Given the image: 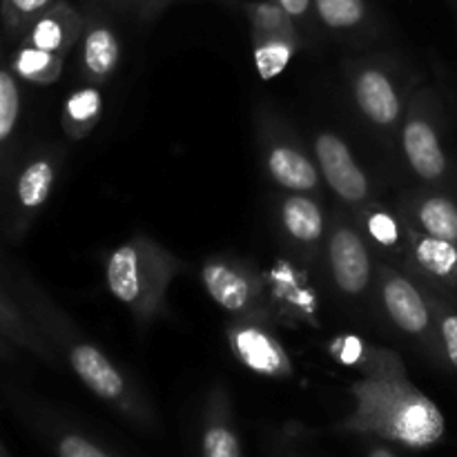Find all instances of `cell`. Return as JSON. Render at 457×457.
<instances>
[{"mask_svg": "<svg viewBox=\"0 0 457 457\" xmlns=\"http://www.w3.org/2000/svg\"><path fill=\"white\" fill-rule=\"evenodd\" d=\"M204 457H241L235 431L223 422H212L204 433Z\"/></svg>", "mask_w": 457, "mask_h": 457, "instance_id": "obj_29", "label": "cell"}, {"mask_svg": "<svg viewBox=\"0 0 457 457\" xmlns=\"http://www.w3.org/2000/svg\"><path fill=\"white\" fill-rule=\"evenodd\" d=\"M268 177L288 192L312 195L320 187V170L311 156L288 137H275L263 147Z\"/></svg>", "mask_w": 457, "mask_h": 457, "instance_id": "obj_13", "label": "cell"}, {"mask_svg": "<svg viewBox=\"0 0 457 457\" xmlns=\"http://www.w3.org/2000/svg\"><path fill=\"white\" fill-rule=\"evenodd\" d=\"M436 320L437 344L449 366L457 370V308L440 297H428Z\"/></svg>", "mask_w": 457, "mask_h": 457, "instance_id": "obj_27", "label": "cell"}, {"mask_svg": "<svg viewBox=\"0 0 457 457\" xmlns=\"http://www.w3.org/2000/svg\"><path fill=\"white\" fill-rule=\"evenodd\" d=\"M58 0H0V21L12 38H22L31 22Z\"/></svg>", "mask_w": 457, "mask_h": 457, "instance_id": "obj_26", "label": "cell"}, {"mask_svg": "<svg viewBox=\"0 0 457 457\" xmlns=\"http://www.w3.org/2000/svg\"><path fill=\"white\" fill-rule=\"evenodd\" d=\"M402 150L415 177L422 179L424 183L440 186L449 179V154L442 145L436 96L428 89H422L413 98V107L402 125Z\"/></svg>", "mask_w": 457, "mask_h": 457, "instance_id": "obj_5", "label": "cell"}, {"mask_svg": "<svg viewBox=\"0 0 457 457\" xmlns=\"http://www.w3.org/2000/svg\"><path fill=\"white\" fill-rule=\"evenodd\" d=\"M328 268L335 286L348 297L364 293L373 279V259L364 237L346 221H335L328 232Z\"/></svg>", "mask_w": 457, "mask_h": 457, "instance_id": "obj_9", "label": "cell"}, {"mask_svg": "<svg viewBox=\"0 0 457 457\" xmlns=\"http://www.w3.org/2000/svg\"><path fill=\"white\" fill-rule=\"evenodd\" d=\"M364 228L366 235L373 239V244H378L384 250H395L402 244V237L406 235V230H402L397 219L386 208H379V205L366 210Z\"/></svg>", "mask_w": 457, "mask_h": 457, "instance_id": "obj_28", "label": "cell"}, {"mask_svg": "<svg viewBox=\"0 0 457 457\" xmlns=\"http://www.w3.org/2000/svg\"><path fill=\"white\" fill-rule=\"evenodd\" d=\"M105 4H110L112 9H116V12H123L125 0H105Z\"/></svg>", "mask_w": 457, "mask_h": 457, "instance_id": "obj_35", "label": "cell"}, {"mask_svg": "<svg viewBox=\"0 0 457 457\" xmlns=\"http://www.w3.org/2000/svg\"><path fill=\"white\" fill-rule=\"evenodd\" d=\"M379 295H382L384 311H386L388 320L402 330V333L411 335L422 342L437 344L436 333V320H433V308L427 295L391 266H379Z\"/></svg>", "mask_w": 457, "mask_h": 457, "instance_id": "obj_8", "label": "cell"}, {"mask_svg": "<svg viewBox=\"0 0 457 457\" xmlns=\"http://www.w3.org/2000/svg\"><path fill=\"white\" fill-rule=\"evenodd\" d=\"M302 38L286 36H253V58L262 80H272L284 74L293 56L297 54Z\"/></svg>", "mask_w": 457, "mask_h": 457, "instance_id": "obj_22", "label": "cell"}, {"mask_svg": "<svg viewBox=\"0 0 457 457\" xmlns=\"http://www.w3.org/2000/svg\"><path fill=\"white\" fill-rule=\"evenodd\" d=\"M85 29V16L76 12L67 0H58L45 13H40L18 43L67 56L79 43Z\"/></svg>", "mask_w": 457, "mask_h": 457, "instance_id": "obj_14", "label": "cell"}, {"mask_svg": "<svg viewBox=\"0 0 457 457\" xmlns=\"http://www.w3.org/2000/svg\"><path fill=\"white\" fill-rule=\"evenodd\" d=\"M351 89L355 105L366 120L378 128H393L402 119V96L397 83L378 65H361L353 71Z\"/></svg>", "mask_w": 457, "mask_h": 457, "instance_id": "obj_12", "label": "cell"}, {"mask_svg": "<svg viewBox=\"0 0 457 457\" xmlns=\"http://www.w3.org/2000/svg\"><path fill=\"white\" fill-rule=\"evenodd\" d=\"M201 284L208 297L235 320L270 315L266 306L263 272L253 263L235 257H210L201 266Z\"/></svg>", "mask_w": 457, "mask_h": 457, "instance_id": "obj_4", "label": "cell"}, {"mask_svg": "<svg viewBox=\"0 0 457 457\" xmlns=\"http://www.w3.org/2000/svg\"><path fill=\"white\" fill-rule=\"evenodd\" d=\"M369 457H395V455H393L391 451H386V449H373V451H370Z\"/></svg>", "mask_w": 457, "mask_h": 457, "instance_id": "obj_36", "label": "cell"}, {"mask_svg": "<svg viewBox=\"0 0 457 457\" xmlns=\"http://www.w3.org/2000/svg\"><path fill=\"white\" fill-rule=\"evenodd\" d=\"M16 290L21 297L18 302L22 303L27 315L36 321L54 351L70 364L71 373L83 382V386L103 402L125 404L132 395V386L123 370L107 357V353L89 342L29 277H21L16 281Z\"/></svg>", "mask_w": 457, "mask_h": 457, "instance_id": "obj_2", "label": "cell"}, {"mask_svg": "<svg viewBox=\"0 0 457 457\" xmlns=\"http://www.w3.org/2000/svg\"><path fill=\"white\" fill-rule=\"evenodd\" d=\"M172 3L177 0H125V13H132L138 21H154L156 16L165 12ZM226 3H232V0H226Z\"/></svg>", "mask_w": 457, "mask_h": 457, "instance_id": "obj_32", "label": "cell"}, {"mask_svg": "<svg viewBox=\"0 0 457 457\" xmlns=\"http://www.w3.org/2000/svg\"><path fill=\"white\" fill-rule=\"evenodd\" d=\"M263 284L272 320L288 326H320V295L302 268L288 259H277L263 272Z\"/></svg>", "mask_w": 457, "mask_h": 457, "instance_id": "obj_7", "label": "cell"}, {"mask_svg": "<svg viewBox=\"0 0 457 457\" xmlns=\"http://www.w3.org/2000/svg\"><path fill=\"white\" fill-rule=\"evenodd\" d=\"M406 239L411 244V259L415 266L442 288L457 293V244L424 235L413 226L406 228Z\"/></svg>", "mask_w": 457, "mask_h": 457, "instance_id": "obj_17", "label": "cell"}, {"mask_svg": "<svg viewBox=\"0 0 457 457\" xmlns=\"http://www.w3.org/2000/svg\"><path fill=\"white\" fill-rule=\"evenodd\" d=\"M0 335H4L13 346L22 348L45 364L58 366L61 361L58 353L54 351L49 339L40 333L36 321L27 315L22 303L9 297L3 288H0Z\"/></svg>", "mask_w": 457, "mask_h": 457, "instance_id": "obj_16", "label": "cell"}, {"mask_svg": "<svg viewBox=\"0 0 457 457\" xmlns=\"http://www.w3.org/2000/svg\"><path fill=\"white\" fill-rule=\"evenodd\" d=\"M253 36H286V38H302L299 27L277 0H250L244 3Z\"/></svg>", "mask_w": 457, "mask_h": 457, "instance_id": "obj_23", "label": "cell"}, {"mask_svg": "<svg viewBox=\"0 0 457 457\" xmlns=\"http://www.w3.org/2000/svg\"><path fill=\"white\" fill-rule=\"evenodd\" d=\"M13 357V344L9 342L4 335H0V360H12Z\"/></svg>", "mask_w": 457, "mask_h": 457, "instance_id": "obj_34", "label": "cell"}, {"mask_svg": "<svg viewBox=\"0 0 457 457\" xmlns=\"http://www.w3.org/2000/svg\"><path fill=\"white\" fill-rule=\"evenodd\" d=\"M315 16L330 31L360 29L369 21L366 0H312Z\"/></svg>", "mask_w": 457, "mask_h": 457, "instance_id": "obj_25", "label": "cell"}, {"mask_svg": "<svg viewBox=\"0 0 457 457\" xmlns=\"http://www.w3.org/2000/svg\"><path fill=\"white\" fill-rule=\"evenodd\" d=\"M315 156L320 163L321 177L330 190L348 205H361L370 195V183L364 170L353 156L339 134L320 132L315 137Z\"/></svg>", "mask_w": 457, "mask_h": 457, "instance_id": "obj_11", "label": "cell"}, {"mask_svg": "<svg viewBox=\"0 0 457 457\" xmlns=\"http://www.w3.org/2000/svg\"><path fill=\"white\" fill-rule=\"evenodd\" d=\"M103 92L98 85L87 83L74 89L62 103L61 128L70 141H83L103 116Z\"/></svg>", "mask_w": 457, "mask_h": 457, "instance_id": "obj_19", "label": "cell"}, {"mask_svg": "<svg viewBox=\"0 0 457 457\" xmlns=\"http://www.w3.org/2000/svg\"><path fill=\"white\" fill-rule=\"evenodd\" d=\"M61 168V154L58 150H40L29 156L13 181V214L12 232L22 235L31 226L40 210L52 196L54 186Z\"/></svg>", "mask_w": 457, "mask_h": 457, "instance_id": "obj_10", "label": "cell"}, {"mask_svg": "<svg viewBox=\"0 0 457 457\" xmlns=\"http://www.w3.org/2000/svg\"><path fill=\"white\" fill-rule=\"evenodd\" d=\"M277 3L284 7V12L293 18L295 22H306L311 18V13L315 12L312 7V0H277Z\"/></svg>", "mask_w": 457, "mask_h": 457, "instance_id": "obj_33", "label": "cell"}, {"mask_svg": "<svg viewBox=\"0 0 457 457\" xmlns=\"http://www.w3.org/2000/svg\"><path fill=\"white\" fill-rule=\"evenodd\" d=\"M360 369L361 378L351 386L355 409L344 428L375 433L415 449L437 445L445 437V415L411 382L395 351L370 346Z\"/></svg>", "mask_w": 457, "mask_h": 457, "instance_id": "obj_1", "label": "cell"}, {"mask_svg": "<svg viewBox=\"0 0 457 457\" xmlns=\"http://www.w3.org/2000/svg\"><path fill=\"white\" fill-rule=\"evenodd\" d=\"M369 348L370 346H366V344L361 342L360 337H355V335H342V337H337L330 344V353H333L335 360L342 361V364L346 366L364 364L366 355H369Z\"/></svg>", "mask_w": 457, "mask_h": 457, "instance_id": "obj_30", "label": "cell"}, {"mask_svg": "<svg viewBox=\"0 0 457 457\" xmlns=\"http://www.w3.org/2000/svg\"><path fill=\"white\" fill-rule=\"evenodd\" d=\"M62 65H65V56L22 43H18L16 52L12 54V61H9L16 79L31 85L56 83L62 74Z\"/></svg>", "mask_w": 457, "mask_h": 457, "instance_id": "obj_21", "label": "cell"}, {"mask_svg": "<svg viewBox=\"0 0 457 457\" xmlns=\"http://www.w3.org/2000/svg\"><path fill=\"white\" fill-rule=\"evenodd\" d=\"M279 223L286 237L303 248H317V244H321L324 239V210L315 199L302 195V192H293L281 201Z\"/></svg>", "mask_w": 457, "mask_h": 457, "instance_id": "obj_18", "label": "cell"}, {"mask_svg": "<svg viewBox=\"0 0 457 457\" xmlns=\"http://www.w3.org/2000/svg\"><path fill=\"white\" fill-rule=\"evenodd\" d=\"M120 40L114 27L103 16L85 18V29L80 36V74L87 83L101 85L119 70Z\"/></svg>", "mask_w": 457, "mask_h": 457, "instance_id": "obj_15", "label": "cell"}, {"mask_svg": "<svg viewBox=\"0 0 457 457\" xmlns=\"http://www.w3.org/2000/svg\"><path fill=\"white\" fill-rule=\"evenodd\" d=\"M18 120H21V87L12 67L0 62V170L13 143Z\"/></svg>", "mask_w": 457, "mask_h": 457, "instance_id": "obj_24", "label": "cell"}, {"mask_svg": "<svg viewBox=\"0 0 457 457\" xmlns=\"http://www.w3.org/2000/svg\"><path fill=\"white\" fill-rule=\"evenodd\" d=\"M270 315H254L232 320L226 328L228 346L237 361L248 370L266 378H290L293 360L288 348L272 328Z\"/></svg>", "mask_w": 457, "mask_h": 457, "instance_id": "obj_6", "label": "cell"}, {"mask_svg": "<svg viewBox=\"0 0 457 457\" xmlns=\"http://www.w3.org/2000/svg\"><path fill=\"white\" fill-rule=\"evenodd\" d=\"M58 457H110L105 451H101L98 446H94L92 442L85 440V437L74 436H62L58 442Z\"/></svg>", "mask_w": 457, "mask_h": 457, "instance_id": "obj_31", "label": "cell"}, {"mask_svg": "<svg viewBox=\"0 0 457 457\" xmlns=\"http://www.w3.org/2000/svg\"><path fill=\"white\" fill-rule=\"evenodd\" d=\"M181 270L183 262L165 245L134 235L107 254L105 286L138 326H147L165 312L168 288Z\"/></svg>", "mask_w": 457, "mask_h": 457, "instance_id": "obj_3", "label": "cell"}, {"mask_svg": "<svg viewBox=\"0 0 457 457\" xmlns=\"http://www.w3.org/2000/svg\"><path fill=\"white\" fill-rule=\"evenodd\" d=\"M413 228L457 244V204L446 195H420L411 205Z\"/></svg>", "mask_w": 457, "mask_h": 457, "instance_id": "obj_20", "label": "cell"}, {"mask_svg": "<svg viewBox=\"0 0 457 457\" xmlns=\"http://www.w3.org/2000/svg\"><path fill=\"white\" fill-rule=\"evenodd\" d=\"M0 457H4V453H3V449H0Z\"/></svg>", "mask_w": 457, "mask_h": 457, "instance_id": "obj_37", "label": "cell"}]
</instances>
